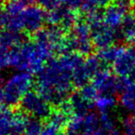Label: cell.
Instances as JSON below:
<instances>
[{
  "mask_svg": "<svg viewBox=\"0 0 135 135\" xmlns=\"http://www.w3.org/2000/svg\"><path fill=\"white\" fill-rule=\"evenodd\" d=\"M84 62L83 56L75 52L52 58L37 74V92L50 104L62 105L73 89L74 73Z\"/></svg>",
  "mask_w": 135,
  "mask_h": 135,
  "instance_id": "6da1fadb",
  "label": "cell"
},
{
  "mask_svg": "<svg viewBox=\"0 0 135 135\" xmlns=\"http://www.w3.org/2000/svg\"><path fill=\"white\" fill-rule=\"evenodd\" d=\"M54 51L48 41H25L10 50V66L20 72L38 74L44 62L52 57Z\"/></svg>",
  "mask_w": 135,
  "mask_h": 135,
  "instance_id": "7a4b0ae2",
  "label": "cell"
},
{
  "mask_svg": "<svg viewBox=\"0 0 135 135\" xmlns=\"http://www.w3.org/2000/svg\"><path fill=\"white\" fill-rule=\"evenodd\" d=\"M33 84L31 74L18 72L5 81L0 86V107L13 108L21 102Z\"/></svg>",
  "mask_w": 135,
  "mask_h": 135,
  "instance_id": "3957f363",
  "label": "cell"
},
{
  "mask_svg": "<svg viewBox=\"0 0 135 135\" xmlns=\"http://www.w3.org/2000/svg\"><path fill=\"white\" fill-rule=\"evenodd\" d=\"M85 21L91 30V37L94 47L99 51L112 46L116 39H118L117 31L104 23L103 14L99 11L85 17Z\"/></svg>",
  "mask_w": 135,
  "mask_h": 135,
  "instance_id": "277c9868",
  "label": "cell"
},
{
  "mask_svg": "<svg viewBox=\"0 0 135 135\" xmlns=\"http://www.w3.org/2000/svg\"><path fill=\"white\" fill-rule=\"evenodd\" d=\"M68 42L72 52H75L82 56L91 55L94 44L91 37V30L85 20H78L75 27L69 31Z\"/></svg>",
  "mask_w": 135,
  "mask_h": 135,
  "instance_id": "5b68a950",
  "label": "cell"
},
{
  "mask_svg": "<svg viewBox=\"0 0 135 135\" xmlns=\"http://www.w3.org/2000/svg\"><path fill=\"white\" fill-rule=\"evenodd\" d=\"M20 108L23 112L38 119H48L52 113L50 103L47 102L38 92L30 91L24 96L20 102Z\"/></svg>",
  "mask_w": 135,
  "mask_h": 135,
  "instance_id": "8992f818",
  "label": "cell"
},
{
  "mask_svg": "<svg viewBox=\"0 0 135 135\" xmlns=\"http://www.w3.org/2000/svg\"><path fill=\"white\" fill-rule=\"evenodd\" d=\"M125 79L113 75L108 70H103L93 77L92 85L100 95L113 96L121 92L124 86Z\"/></svg>",
  "mask_w": 135,
  "mask_h": 135,
  "instance_id": "52a82bcc",
  "label": "cell"
},
{
  "mask_svg": "<svg viewBox=\"0 0 135 135\" xmlns=\"http://www.w3.org/2000/svg\"><path fill=\"white\" fill-rule=\"evenodd\" d=\"M112 68L117 76L132 79L135 75V49L132 47H123L120 54L112 64Z\"/></svg>",
  "mask_w": 135,
  "mask_h": 135,
  "instance_id": "ba28073f",
  "label": "cell"
},
{
  "mask_svg": "<svg viewBox=\"0 0 135 135\" xmlns=\"http://www.w3.org/2000/svg\"><path fill=\"white\" fill-rule=\"evenodd\" d=\"M23 28L27 32L34 34L42 28L46 22V12L44 8L37 5H30L21 14Z\"/></svg>",
  "mask_w": 135,
  "mask_h": 135,
  "instance_id": "9c48e42d",
  "label": "cell"
},
{
  "mask_svg": "<svg viewBox=\"0 0 135 135\" xmlns=\"http://www.w3.org/2000/svg\"><path fill=\"white\" fill-rule=\"evenodd\" d=\"M119 103L126 111L132 114L135 112V81L132 79H125L124 86L120 92Z\"/></svg>",
  "mask_w": 135,
  "mask_h": 135,
  "instance_id": "30bf717a",
  "label": "cell"
},
{
  "mask_svg": "<svg viewBox=\"0 0 135 135\" xmlns=\"http://www.w3.org/2000/svg\"><path fill=\"white\" fill-rule=\"evenodd\" d=\"M118 39L125 41L130 44H135V14H127L122 25L117 31Z\"/></svg>",
  "mask_w": 135,
  "mask_h": 135,
  "instance_id": "8fae6325",
  "label": "cell"
},
{
  "mask_svg": "<svg viewBox=\"0 0 135 135\" xmlns=\"http://www.w3.org/2000/svg\"><path fill=\"white\" fill-rule=\"evenodd\" d=\"M25 36L21 32L3 30L0 31V48L11 50L25 42Z\"/></svg>",
  "mask_w": 135,
  "mask_h": 135,
  "instance_id": "7c38bea8",
  "label": "cell"
},
{
  "mask_svg": "<svg viewBox=\"0 0 135 135\" xmlns=\"http://www.w3.org/2000/svg\"><path fill=\"white\" fill-rule=\"evenodd\" d=\"M14 113L8 108L0 107V135H11Z\"/></svg>",
  "mask_w": 135,
  "mask_h": 135,
  "instance_id": "4fadbf2b",
  "label": "cell"
},
{
  "mask_svg": "<svg viewBox=\"0 0 135 135\" xmlns=\"http://www.w3.org/2000/svg\"><path fill=\"white\" fill-rule=\"evenodd\" d=\"M30 118L23 111H17L14 113L11 135H22L25 133L26 128Z\"/></svg>",
  "mask_w": 135,
  "mask_h": 135,
  "instance_id": "5bb4252c",
  "label": "cell"
},
{
  "mask_svg": "<svg viewBox=\"0 0 135 135\" xmlns=\"http://www.w3.org/2000/svg\"><path fill=\"white\" fill-rule=\"evenodd\" d=\"M94 106L99 113H108L116 106V99L113 96L99 95L94 101Z\"/></svg>",
  "mask_w": 135,
  "mask_h": 135,
  "instance_id": "9a60e30c",
  "label": "cell"
},
{
  "mask_svg": "<svg viewBox=\"0 0 135 135\" xmlns=\"http://www.w3.org/2000/svg\"><path fill=\"white\" fill-rule=\"evenodd\" d=\"M122 48V46H119V45H112L108 48L100 50L98 52V56L105 64H113L119 54H120Z\"/></svg>",
  "mask_w": 135,
  "mask_h": 135,
  "instance_id": "2e32d148",
  "label": "cell"
},
{
  "mask_svg": "<svg viewBox=\"0 0 135 135\" xmlns=\"http://www.w3.org/2000/svg\"><path fill=\"white\" fill-rule=\"evenodd\" d=\"M85 64L86 66L88 72L90 73V75H92V77H94L99 72L105 70V65H106L100 60L98 55H92V54L87 56V58L85 60Z\"/></svg>",
  "mask_w": 135,
  "mask_h": 135,
  "instance_id": "e0dca14e",
  "label": "cell"
},
{
  "mask_svg": "<svg viewBox=\"0 0 135 135\" xmlns=\"http://www.w3.org/2000/svg\"><path fill=\"white\" fill-rule=\"evenodd\" d=\"M64 11V6H61L52 10H49L48 12H46V23L50 25V27H59L62 22Z\"/></svg>",
  "mask_w": 135,
  "mask_h": 135,
  "instance_id": "ac0fdd59",
  "label": "cell"
},
{
  "mask_svg": "<svg viewBox=\"0 0 135 135\" xmlns=\"http://www.w3.org/2000/svg\"><path fill=\"white\" fill-rule=\"evenodd\" d=\"M26 4L21 0H13L8 1L5 6V12L10 17H17L22 14L26 8Z\"/></svg>",
  "mask_w": 135,
  "mask_h": 135,
  "instance_id": "d6986e66",
  "label": "cell"
},
{
  "mask_svg": "<svg viewBox=\"0 0 135 135\" xmlns=\"http://www.w3.org/2000/svg\"><path fill=\"white\" fill-rule=\"evenodd\" d=\"M43 124L41 122V119L35 118H30L26 128L25 135H40L42 130Z\"/></svg>",
  "mask_w": 135,
  "mask_h": 135,
  "instance_id": "ffe728a7",
  "label": "cell"
},
{
  "mask_svg": "<svg viewBox=\"0 0 135 135\" xmlns=\"http://www.w3.org/2000/svg\"><path fill=\"white\" fill-rule=\"evenodd\" d=\"M79 93L81 94V96L87 100V101L91 102V103L94 104V101L96 100V98L98 97V92L97 91V89L94 87V85L92 84H87L85 86H83L82 88H80Z\"/></svg>",
  "mask_w": 135,
  "mask_h": 135,
  "instance_id": "44dd1931",
  "label": "cell"
},
{
  "mask_svg": "<svg viewBox=\"0 0 135 135\" xmlns=\"http://www.w3.org/2000/svg\"><path fill=\"white\" fill-rule=\"evenodd\" d=\"M121 129H122V135H135V118H125L122 120Z\"/></svg>",
  "mask_w": 135,
  "mask_h": 135,
  "instance_id": "7402d4cb",
  "label": "cell"
},
{
  "mask_svg": "<svg viewBox=\"0 0 135 135\" xmlns=\"http://www.w3.org/2000/svg\"><path fill=\"white\" fill-rule=\"evenodd\" d=\"M10 66V50L0 48V71Z\"/></svg>",
  "mask_w": 135,
  "mask_h": 135,
  "instance_id": "603a6c76",
  "label": "cell"
},
{
  "mask_svg": "<svg viewBox=\"0 0 135 135\" xmlns=\"http://www.w3.org/2000/svg\"><path fill=\"white\" fill-rule=\"evenodd\" d=\"M40 7H41L42 8H45L47 10H52L57 7H61L62 4V0H35Z\"/></svg>",
  "mask_w": 135,
  "mask_h": 135,
  "instance_id": "cb8c5ba5",
  "label": "cell"
},
{
  "mask_svg": "<svg viewBox=\"0 0 135 135\" xmlns=\"http://www.w3.org/2000/svg\"><path fill=\"white\" fill-rule=\"evenodd\" d=\"M61 132L62 131L59 130L57 127L54 126L52 124L46 121V123L43 124L42 130H41V132L40 135H61Z\"/></svg>",
  "mask_w": 135,
  "mask_h": 135,
  "instance_id": "d4e9b609",
  "label": "cell"
},
{
  "mask_svg": "<svg viewBox=\"0 0 135 135\" xmlns=\"http://www.w3.org/2000/svg\"><path fill=\"white\" fill-rule=\"evenodd\" d=\"M62 3L64 5V7L71 10H75L81 7L83 0H62Z\"/></svg>",
  "mask_w": 135,
  "mask_h": 135,
  "instance_id": "484cf974",
  "label": "cell"
},
{
  "mask_svg": "<svg viewBox=\"0 0 135 135\" xmlns=\"http://www.w3.org/2000/svg\"><path fill=\"white\" fill-rule=\"evenodd\" d=\"M96 2L99 7H107L111 4V0H96Z\"/></svg>",
  "mask_w": 135,
  "mask_h": 135,
  "instance_id": "4316f807",
  "label": "cell"
},
{
  "mask_svg": "<svg viewBox=\"0 0 135 135\" xmlns=\"http://www.w3.org/2000/svg\"><path fill=\"white\" fill-rule=\"evenodd\" d=\"M5 83V81H4V76L2 74H0V86L1 85H3V84Z\"/></svg>",
  "mask_w": 135,
  "mask_h": 135,
  "instance_id": "83f0119b",
  "label": "cell"
},
{
  "mask_svg": "<svg viewBox=\"0 0 135 135\" xmlns=\"http://www.w3.org/2000/svg\"><path fill=\"white\" fill-rule=\"evenodd\" d=\"M3 10H4V6H3V3H2L1 1H0V16H1L2 14H3Z\"/></svg>",
  "mask_w": 135,
  "mask_h": 135,
  "instance_id": "f1b7e54d",
  "label": "cell"
},
{
  "mask_svg": "<svg viewBox=\"0 0 135 135\" xmlns=\"http://www.w3.org/2000/svg\"><path fill=\"white\" fill-rule=\"evenodd\" d=\"M133 1H135V0H133Z\"/></svg>",
  "mask_w": 135,
  "mask_h": 135,
  "instance_id": "f546056e",
  "label": "cell"
},
{
  "mask_svg": "<svg viewBox=\"0 0 135 135\" xmlns=\"http://www.w3.org/2000/svg\"><path fill=\"white\" fill-rule=\"evenodd\" d=\"M0 1H1V0H0Z\"/></svg>",
  "mask_w": 135,
  "mask_h": 135,
  "instance_id": "4dcf8cb0",
  "label": "cell"
}]
</instances>
